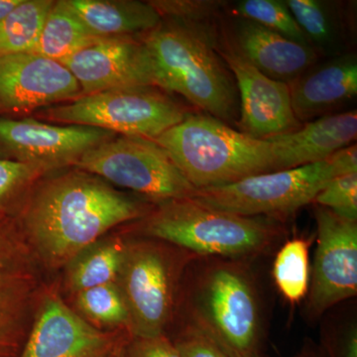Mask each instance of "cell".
Segmentation results:
<instances>
[{"instance_id":"2e32d148","label":"cell","mask_w":357,"mask_h":357,"mask_svg":"<svg viewBox=\"0 0 357 357\" xmlns=\"http://www.w3.org/2000/svg\"><path fill=\"white\" fill-rule=\"evenodd\" d=\"M287 84L294 114L301 123L333 114L357 95L356 54L317 62Z\"/></svg>"},{"instance_id":"d6986e66","label":"cell","mask_w":357,"mask_h":357,"mask_svg":"<svg viewBox=\"0 0 357 357\" xmlns=\"http://www.w3.org/2000/svg\"><path fill=\"white\" fill-rule=\"evenodd\" d=\"M98 37H131L149 33L162 22L151 2L135 0H66Z\"/></svg>"},{"instance_id":"9c48e42d","label":"cell","mask_w":357,"mask_h":357,"mask_svg":"<svg viewBox=\"0 0 357 357\" xmlns=\"http://www.w3.org/2000/svg\"><path fill=\"white\" fill-rule=\"evenodd\" d=\"M75 166L159 204L192 198L197 190L163 148L153 139L137 136L105 141Z\"/></svg>"},{"instance_id":"7a4b0ae2","label":"cell","mask_w":357,"mask_h":357,"mask_svg":"<svg viewBox=\"0 0 357 357\" xmlns=\"http://www.w3.org/2000/svg\"><path fill=\"white\" fill-rule=\"evenodd\" d=\"M151 211L148 204L83 171L45 183L28 206L25 225L42 258L59 267L114 227L144 218Z\"/></svg>"},{"instance_id":"5b68a950","label":"cell","mask_w":357,"mask_h":357,"mask_svg":"<svg viewBox=\"0 0 357 357\" xmlns=\"http://www.w3.org/2000/svg\"><path fill=\"white\" fill-rule=\"evenodd\" d=\"M145 236L199 257L249 260L265 255L285 234L280 223L206 208L192 198L159 204L142 218Z\"/></svg>"},{"instance_id":"8992f818","label":"cell","mask_w":357,"mask_h":357,"mask_svg":"<svg viewBox=\"0 0 357 357\" xmlns=\"http://www.w3.org/2000/svg\"><path fill=\"white\" fill-rule=\"evenodd\" d=\"M357 173L356 144L317 163L197 189L192 199L206 208L243 217L283 218L312 204L333 178Z\"/></svg>"},{"instance_id":"e0dca14e","label":"cell","mask_w":357,"mask_h":357,"mask_svg":"<svg viewBox=\"0 0 357 357\" xmlns=\"http://www.w3.org/2000/svg\"><path fill=\"white\" fill-rule=\"evenodd\" d=\"M26 248L0 227V357H18L20 326L34 288Z\"/></svg>"},{"instance_id":"ac0fdd59","label":"cell","mask_w":357,"mask_h":357,"mask_svg":"<svg viewBox=\"0 0 357 357\" xmlns=\"http://www.w3.org/2000/svg\"><path fill=\"white\" fill-rule=\"evenodd\" d=\"M236 35L234 49L275 81L289 84L319 62L318 52L311 45L298 43L253 21H239Z\"/></svg>"},{"instance_id":"4dcf8cb0","label":"cell","mask_w":357,"mask_h":357,"mask_svg":"<svg viewBox=\"0 0 357 357\" xmlns=\"http://www.w3.org/2000/svg\"><path fill=\"white\" fill-rule=\"evenodd\" d=\"M43 173L41 169L29 164L11 159H0V199Z\"/></svg>"},{"instance_id":"7c38bea8","label":"cell","mask_w":357,"mask_h":357,"mask_svg":"<svg viewBox=\"0 0 357 357\" xmlns=\"http://www.w3.org/2000/svg\"><path fill=\"white\" fill-rule=\"evenodd\" d=\"M81 86L82 96L109 89L156 86L151 56L132 37H102L60 61Z\"/></svg>"},{"instance_id":"9a60e30c","label":"cell","mask_w":357,"mask_h":357,"mask_svg":"<svg viewBox=\"0 0 357 357\" xmlns=\"http://www.w3.org/2000/svg\"><path fill=\"white\" fill-rule=\"evenodd\" d=\"M114 340L56 296L44 300L18 357H105Z\"/></svg>"},{"instance_id":"1f68e13d","label":"cell","mask_w":357,"mask_h":357,"mask_svg":"<svg viewBox=\"0 0 357 357\" xmlns=\"http://www.w3.org/2000/svg\"><path fill=\"white\" fill-rule=\"evenodd\" d=\"M264 357V356H262ZM292 357H326L323 349L312 340H305L304 344L301 347L297 354H294Z\"/></svg>"},{"instance_id":"6da1fadb","label":"cell","mask_w":357,"mask_h":357,"mask_svg":"<svg viewBox=\"0 0 357 357\" xmlns=\"http://www.w3.org/2000/svg\"><path fill=\"white\" fill-rule=\"evenodd\" d=\"M154 140L196 189L317 163L302 128L258 139L208 114L189 115Z\"/></svg>"},{"instance_id":"3957f363","label":"cell","mask_w":357,"mask_h":357,"mask_svg":"<svg viewBox=\"0 0 357 357\" xmlns=\"http://www.w3.org/2000/svg\"><path fill=\"white\" fill-rule=\"evenodd\" d=\"M187 295V321L231 357H262L264 312L249 260L199 257Z\"/></svg>"},{"instance_id":"30bf717a","label":"cell","mask_w":357,"mask_h":357,"mask_svg":"<svg viewBox=\"0 0 357 357\" xmlns=\"http://www.w3.org/2000/svg\"><path fill=\"white\" fill-rule=\"evenodd\" d=\"M317 249L305 316L316 321L357 295V222L314 204Z\"/></svg>"},{"instance_id":"4fadbf2b","label":"cell","mask_w":357,"mask_h":357,"mask_svg":"<svg viewBox=\"0 0 357 357\" xmlns=\"http://www.w3.org/2000/svg\"><path fill=\"white\" fill-rule=\"evenodd\" d=\"M217 51L234 75L241 93V132L267 139L302 128L294 114L287 84L265 76L236 49L223 47Z\"/></svg>"},{"instance_id":"ffe728a7","label":"cell","mask_w":357,"mask_h":357,"mask_svg":"<svg viewBox=\"0 0 357 357\" xmlns=\"http://www.w3.org/2000/svg\"><path fill=\"white\" fill-rule=\"evenodd\" d=\"M98 38L102 37L86 27L66 0H60L52 7L31 53L60 62Z\"/></svg>"},{"instance_id":"7402d4cb","label":"cell","mask_w":357,"mask_h":357,"mask_svg":"<svg viewBox=\"0 0 357 357\" xmlns=\"http://www.w3.org/2000/svg\"><path fill=\"white\" fill-rule=\"evenodd\" d=\"M54 3L53 0H21L0 21V56L31 53Z\"/></svg>"},{"instance_id":"83f0119b","label":"cell","mask_w":357,"mask_h":357,"mask_svg":"<svg viewBox=\"0 0 357 357\" xmlns=\"http://www.w3.org/2000/svg\"><path fill=\"white\" fill-rule=\"evenodd\" d=\"M326 357H357V321L347 319L340 325H328L319 345Z\"/></svg>"},{"instance_id":"8fae6325","label":"cell","mask_w":357,"mask_h":357,"mask_svg":"<svg viewBox=\"0 0 357 357\" xmlns=\"http://www.w3.org/2000/svg\"><path fill=\"white\" fill-rule=\"evenodd\" d=\"M115 134L84 126H54L36 119L0 117V151L43 172L75 165Z\"/></svg>"},{"instance_id":"f546056e","label":"cell","mask_w":357,"mask_h":357,"mask_svg":"<svg viewBox=\"0 0 357 357\" xmlns=\"http://www.w3.org/2000/svg\"><path fill=\"white\" fill-rule=\"evenodd\" d=\"M116 354L117 357H181L172 340L166 335L132 337Z\"/></svg>"},{"instance_id":"277c9868","label":"cell","mask_w":357,"mask_h":357,"mask_svg":"<svg viewBox=\"0 0 357 357\" xmlns=\"http://www.w3.org/2000/svg\"><path fill=\"white\" fill-rule=\"evenodd\" d=\"M143 42L153 62L157 88L184 96L223 122L236 117L237 88L204 25L196 20L161 22Z\"/></svg>"},{"instance_id":"d6a6232c","label":"cell","mask_w":357,"mask_h":357,"mask_svg":"<svg viewBox=\"0 0 357 357\" xmlns=\"http://www.w3.org/2000/svg\"><path fill=\"white\" fill-rule=\"evenodd\" d=\"M21 2V0H0V21L6 18Z\"/></svg>"},{"instance_id":"603a6c76","label":"cell","mask_w":357,"mask_h":357,"mask_svg":"<svg viewBox=\"0 0 357 357\" xmlns=\"http://www.w3.org/2000/svg\"><path fill=\"white\" fill-rule=\"evenodd\" d=\"M312 241L305 237L288 239L275 256V285L289 304H300L309 291L310 246Z\"/></svg>"},{"instance_id":"d4e9b609","label":"cell","mask_w":357,"mask_h":357,"mask_svg":"<svg viewBox=\"0 0 357 357\" xmlns=\"http://www.w3.org/2000/svg\"><path fill=\"white\" fill-rule=\"evenodd\" d=\"M243 20L253 21L298 43L309 44L285 1L281 0H243L234 6Z\"/></svg>"},{"instance_id":"f1b7e54d","label":"cell","mask_w":357,"mask_h":357,"mask_svg":"<svg viewBox=\"0 0 357 357\" xmlns=\"http://www.w3.org/2000/svg\"><path fill=\"white\" fill-rule=\"evenodd\" d=\"M172 342L181 357H231L215 340L188 324Z\"/></svg>"},{"instance_id":"ba28073f","label":"cell","mask_w":357,"mask_h":357,"mask_svg":"<svg viewBox=\"0 0 357 357\" xmlns=\"http://www.w3.org/2000/svg\"><path fill=\"white\" fill-rule=\"evenodd\" d=\"M52 121L155 139L189 115L156 86L109 89L43 112Z\"/></svg>"},{"instance_id":"cb8c5ba5","label":"cell","mask_w":357,"mask_h":357,"mask_svg":"<svg viewBox=\"0 0 357 357\" xmlns=\"http://www.w3.org/2000/svg\"><path fill=\"white\" fill-rule=\"evenodd\" d=\"M126 246L112 241L98 246L76 262L70 270V285L77 293L114 283L119 278Z\"/></svg>"},{"instance_id":"484cf974","label":"cell","mask_w":357,"mask_h":357,"mask_svg":"<svg viewBox=\"0 0 357 357\" xmlns=\"http://www.w3.org/2000/svg\"><path fill=\"white\" fill-rule=\"evenodd\" d=\"M77 305L91 319L105 326H128V307L116 284H107L77 293Z\"/></svg>"},{"instance_id":"44dd1931","label":"cell","mask_w":357,"mask_h":357,"mask_svg":"<svg viewBox=\"0 0 357 357\" xmlns=\"http://www.w3.org/2000/svg\"><path fill=\"white\" fill-rule=\"evenodd\" d=\"M285 3L314 50L340 55L344 28L335 4L319 0H286Z\"/></svg>"},{"instance_id":"836d02e7","label":"cell","mask_w":357,"mask_h":357,"mask_svg":"<svg viewBox=\"0 0 357 357\" xmlns=\"http://www.w3.org/2000/svg\"><path fill=\"white\" fill-rule=\"evenodd\" d=\"M105 357H117V354H115V356H112V354H109V356H105Z\"/></svg>"},{"instance_id":"52a82bcc","label":"cell","mask_w":357,"mask_h":357,"mask_svg":"<svg viewBox=\"0 0 357 357\" xmlns=\"http://www.w3.org/2000/svg\"><path fill=\"white\" fill-rule=\"evenodd\" d=\"M199 256L150 238L126 246L119 278L132 337L166 335L175 306L178 279Z\"/></svg>"},{"instance_id":"4316f807","label":"cell","mask_w":357,"mask_h":357,"mask_svg":"<svg viewBox=\"0 0 357 357\" xmlns=\"http://www.w3.org/2000/svg\"><path fill=\"white\" fill-rule=\"evenodd\" d=\"M312 204L328 208L340 217L357 222V173L333 178L317 195Z\"/></svg>"},{"instance_id":"5bb4252c","label":"cell","mask_w":357,"mask_h":357,"mask_svg":"<svg viewBox=\"0 0 357 357\" xmlns=\"http://www.w3.org/2000/svg\"><path fill=\"white\" fill-rule=\"evenodd\" d=\"M81 96L77 79L58 61L34 53L0 56V112H29Z\"/></svg>"}]
</instances>
